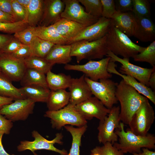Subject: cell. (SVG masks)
Masks as SVG:
<instances>
[{"label":"cell","instance_id":"1","mask_svg":"<svg viewBox=\"0 0 155 155\" xmlns=\"http://www.w3.org/2000/svg\"><path fill=\"white\" fill-rule=\"evenodd\" d=\"M115 94L120 104V121L124 125H128L133 115L147 98L123 79L118 84Z\"/></svg>","mask_w":155,"mask_h":155},{"label":"cell","instance_id":"2","mask_svg":"<svg viewBox=\"0 0 155 155\" xmlns=\"http://www.w3.org/2000/svg\"><path fill=\"white\" fill-rule=\"evenodd\" d=\"M120 129H115V132L119 137V142H115L113 145L124 154L139 153L141 149L146 148L150 149L155 148V136L154 134L148 133L145 135H137L129 129L125 131V125L120 122Z\"/></svg>","mask_w":155,"mask_h":155},{"label":"cell","instance_id":"3","mask_svg":"<svg viewBox=\"0 0 155 155\" xmlns=\"http://www.w3.org/2000/svg\"><path fill=\"white\" fill-rule=\"evenodd\" d=\"M106 36L108 50L115 55L121 56L123 58H133L145 48L133 42L127 36L112 24Z\"/></svg>","mask_w":155,"mask_h":155},{"label":"cell","instance_id":"4","mask_svg":"<svg viewBox=\"0 0 155 155\" xmlns=\"http://www.w3.org/2000/svg\"><path fill=\"white\" fill-rule=\"evenodd\" d=\"M70 45L71 56L75 57L78 63L84 59H102L107 55L108 51L106 35L96 40L90 42L81 40Z\"/></svg>","mask_w":155,"mask_h":155},{"label":"cell","instance_id":"5","mask_svg":"<svg viewBox=\"0 0 155 155\" xmlns=\"http://www.w3.org/2000/svg\"><path fill=\"white\" fill-rule=\"evenodd\" d=\"M44 116L50 119L52 127L57 129H60L67 125L80 127L87 124V123L73 106L69 104L58 110H48Z\"/></svg>","mask_w":155,"mask_h":155},{"label":"cell","instance_id":"6","mask_svg":"<svg viewBox=\"0 0 155 155\" xmlns=\"http://www.w3.org/2000/svg\"><path fill=\"white\" fill-rule=\"evenodd\" d=\"M92 95L100 100L107 108L111 109L118 103L116 91L118 83L110 79L99 80V82L91 80L85 76Z\"/></svg>","mask_w":155,"mask_h":155},{"label":"cell","instance_id":"7","mask_svg":"<svg viewBox=\"0 0 155 155\" xmlns=\"http://www.w3.org/2000/svg\"><path fill=\"white\" fill-rule=\"evenodd\" d=\"M155 118L154 110L147 98L132 117L128 125L129 129L136 135H146L148 133Z\"/></svg>","mask_w":155,"mask_h":155},{"label":"cell","instance_id":"8","mask_svg":"<svg viewBox=\"0 0 155 155\" xmlns=\"http://www.w3.org/2000/svg\"><path fill=\"white\" fill-rule=\"evenodd\" d=\"M120 107L113 106L104 119L100 121L97 129L98 140L100 143L109 142L113 145L117 142L118 137L115 132L116 129H120L119 114Z\"/></svg>","mask_w":155,"mask_h":155},{"label":"cell","instance_id":"9","mask_svg":"<svg viewBox=\"0 0 155 155\" xmlns=\"http://www.w3.org/2000/svg\"><path fill=\"white\" fill-rule=\"evenodd\" d=\"M110 57H107L100 60H89L83 65H71L67 64L64 67L68 70H74L82 72L85 76L92 80L98 81L102 79H110L112 74L107 71V67Z\"/></svg>","mask_w":155,"mask_h":155},{"label":"cell","instance_id":"10","mask_svg":"<svg viewBox=\"0 0 155 155\" xmlns=\"http://www.w3.org/2000/svg\"><path fill=\"white\" fill-rule=\"evenodd\" d=\"M34 141H21L17 147V150L19 152L29 150L33 153L38 150H45L51 151L59 153L60 155H67V150L65 149L60 150L54 146L56 143L62 144L63 135L61 133H57L55 138L51 140H47L43 137L37 131L34 130L32 132Z\"/></svg>","mask_w":155,"mask_h":155},{"label":"cell","instance_id":"11","mask_svg":"<svg viewBox=\"0 0 155 155\" xmlns=\"http://www.w3.org/2000/svg\"><path fill=\"white\" fill-rule=\"evenodd\" d=\"M0 108V114L12 122L25 121L33 112L35 102L29 98L15 100Z\"/></svg>","mask_w":155,"mask_h":155},{"label":"cell","instance_id":"12","mask_svg":"<svg viewBox=\"0 0 155 155\" xmlns=\"http://www.w3.org/2000/svg\"><path fill=\"white\" fill-rule=\"evenodd\" d=\"M106 56L110 57V61L118 62L121 64L119 70L121 73L131 76L149 87V80L155 66L148 68L135 65L130 62L129 59L121 58L109 51Z\"/></svg>","mask_w":155,"mask_h":155},{"label":"cell","instance_id":"13","mask_svg":"<svg viewBox=\"0 0 155 155\" xmlns=\"http://www.w3.org/2000/svg\"><path fill=\"white\" fill-rule=\"evenodd\" d=\"M65 5L61 18H66L85 25L90 26L97 22L99 18L87 13L78 0H62Z\"/></svg>","mask_w":155,"mask_h":155},{"label":"cell","instance_id":"14","mask_svg":"<svg viewBox=\"0 0 155 155\" xmlns=\"http://www.w3.org/2000/svg\"><path fill=\"white\" fill-rule=\"evenodd\" d=\"M75 109L86 120L93 117L102 121L109 113L110 109L106 108L95 96H92L85 101L73 106Z\"/></svg>","mask_w":155,"mask_h":155},{"label":"cell","instance_id":"15","mask_svg":"<svg viewBox=\"0 0 155 155\" xmlns=\"http://www.w3.org/2000/svg\"><path fill=\"white\" fill-rule=\"evenodd\" d=\"M112 25L111 19L101 17L96 23L86 27L66 44H70L81 40L91 42L98 40L106 35Z\"/></svg>","mask_w":155,"mask_h":155},{"label":"cell","instance_id":"16","mask_svg":"<svg viewBox=\"0 0 155 155\" xmlns=\"http://www.w3.org/2000/svg\"><path fill=\"white\" fill-rule=\"evenodd\" d=\"M1 72L11 81H20L27 69L24 59H18L5 54H0Z\"/></svg>","mask_w":155,"mask_h":155},{"label":"cell","instance_id":"17","mask_svg":"<svg viewBox=\"0 0 155 155\" xmlns=\"http://www.w3.org/2000/svg\"><path fill=\"white\" fill-rule=\"evenodd\" d=\"M85 76L84 74L78 78H72L68 88L70 99L68 104L74 106L92 96V92L85 80Z\"/></svg>","mask_w":155,"mask_h":155},{"label":"cell","instance_id":"18","mask_svg":"<svg viewBox=\"0 0 155 155\" xmlns=\"http://www.w3.org/2000/svg\"><path fill=\"white\" fill-rule=\"evenodd\" d=\"M65 5L62 0H44L43 13L40 26L53 25L61 18Z\"/></svg>","mask_w":155,"mask_h":155},{"label":"cell","instance_id":"19","mask_svg":"<svg viewBox=\"0 0 155 155\" xmlns=\"http://www.w3.org/2000/svg\"><path fill=\"white\" fill-rule=\"evenodd\" d=\"M117 65L115 62L110 61L107 67V71L111 74L113 73L121 77L124 81L131 86L139 93L147 98L154 104H155V92L151 89L137 81L134 78L129 75L122 74L118 71L116 68Z\"/></svg>","mask_w":155,"mask_h":155},{"label":"cell","instance_id":"20","mask_svg":"<svg viewBox=\"0 0 155 155\" xmlns=\"http://www.w3.org/2000/svg\"><path fill=\"white\" fill-rule=\"evenodd\" d=\"M111 19L112 25L115 27L129 37L133 36L136 19L132 11H116Z\"/></svg>","mask_w":155,"mask_h":155},{"label":"cell","instance_id":"21","mask_svg":"<svg viewBox=\"0 0 155 155\" xmlns=\"http://www.w3.org/2000/svg\"><path fill=\"white\" fill-rule=\"evenodd\" d=\"M135 17L136 23L133 36L143 42L154 41L155 26L152 21L150 18Z\"/></svg>","mask_w":155,"mask_h":155},{"label":"cell","instance_id":"22","mask_svg":"<svg viewBox=\"0 0 155 155\" xmlns=\"http://www.w3.org/2000/svg\"><path fill=\"white\" fill-rule=\"evenodd\" d=\"M53 25L67 42L78 35L87 27L64 18H61Z\"/></svg>","mask_w":155,"mask_h":155},{"label":"cell","instance_id":"23","mask_svg":"<svg viewBox=\"0 0 155 155\" xmlns=\"http://www.w3.org/2000/svg\"><path fill=\"white\" fill-rule=\"evenodd\" d=\"M70 44H55L44 58L54 65L55 64H68L71 61Z\"/></svg>","mask_w":155,"mask_h":155},{"label":"cell","instance_id":"24","mask_svg":"<svg viewBox=\"0 0 155 155\" xmlns=\"http://www.w3.org/2000/svg\"><path fill=\"white\" fill-rule=\"evenodd\" d=\"M34 27L36 36L55 44H66L67 42L57 32L53 25Z\"/></svg>","mask_w":155,"mask_h":155},{"label":"cell","instance_id":"25","mask_svg":"<svg viewBox=\"0 0 155 155\" xmlns=\"http://www.w3.org/2000/svg\"><path fill=\"white\" fill-rule=\"evenodd\" d=\"M69 99V93L65 89L51 90L46 102L48 110L57 111L63 108L68 104Z\"/></svg>","mask_w":155,"mask_h":155},{"label":"cell","instance_id":"26","mask_svg":"<svg viewBox=\"0 0 155 155\" xmlns=\"http://www.w3.org/2000/svg\"><path fill=\"white\" fill-rule=\"evenodd\" d=\"M19 89L26 98L35 102H46L51 91L48 88L37 85L23 86Z\"/></svg>","mask_w":155,"mask_h":155},{"label":"cell","instance_id":"27","mask_svg":"<svg viewBox=\"0 0 155 155\" xmlns=\"http://www.w3.org/2000/svg\"><path fill=\"white\" fill-rule=\"evenodd\" d=\"M46 81L48 86L51 90L65 89L68 88L72 78L69 75L60 73L55 74L49 71L46 74Z\"/></svg>","mask_w":155,"mask_h":155},{"label":"cell","instance_id":"28","mask_svg":"<svg viewBox=\"0 0 155 155\" xmlns=\"http://www.w3.org/2000/svg\"><path fill=\"white\" fill-rule=\"evenodd\" d=\"M44 0H31L27 8L26 21L29 26L35 27L40 22L43 14Z\"/></svg>","mask_w":155,"mask_h":155},{"label":"cell","instance_id":"29","mask_svg":"<svg viewBox=\"0 0 155 155\" xmlns=\"http://www.w3.org/2000/svg\"><path fill=\"white\" fill-rule=\"evenodd\" d=\"M20 81L22 87L37 85L49 88L45 74L34 69L27 68Z\"/></svg>","mask_w":155,"mask_h":155},{"label":"cell","instance_id":"30","mask_svg":"<svg viewBox=\"0 0 155 155\" xmlns=\"http://www.w3.org/2000/svg\"><path fill=\"white\" fill-rule=\"evenodd\" d=\"M0 96L11 98L14 100L26 98L19 88L14 86L11 81L2 73H0Z\"/></svg>","mask_w":155,"mask_h":155},{"label":"cell","instance_id":"31","mask_svg":"<svg viewBox=\"0 0 155 155\" xmlns=\"http://www.w3.org/2000/svg\"><path fill=\"white\" fill-rule=\"evenodd\" d=\"M72 137L71 148L67 155H80V147L82 137L86 130L87 124L83 126L75 127L73 126L66 125L64 126Z\"/></svg>","mask_w":155,"mask_h":155},{"label":"cell","instance_id":"32","mask_svg":"<svg viewBox=\"0 0 155 155\" xmlns=\"http://www.w3.org/2000/svg\"><path fill=\"white\" fill-rule=\"evenodd\" d=\"M54 44L36 36L30 45L32 55L45 58Z\"/></svg>","mask_w":155,"mask_h":155},{"label":"cell","instance_id":"33","mask_svg":"<svg viewBox=\"0 0 155 155\" xmlns=\"http://www.w3.org/2000/svg\"><path fill=\"white\" fill-rule=\"evenodd\" d=\"M24 61L27 68L34 69L44 74L51 70L53 65L44 58L33 55L26 58Z\"/></svg>","mask_w":155,"mask_h":155},{"label":"cell","instance_id":"34","mask_svg":"<svg viewBox=\"0 0 155 155\" xmlns=\"http://www.w3.org/2000/svg\"><path fill=\"white\" fill-rule=\"evenodd\" d=\"M134 61L146 62L153 67L155 65V41L152 42L141 52L133 58Z\"/></svg>","mask_w":155,"mask_h":155},{"label":"cell","instance_id":"35","mask_svg":"<svg viewBox=\"0 0 155 155\" xmlns=\"http://www.w3.org/2000/svg\"><path fill=\"white\" fill-rule=\"evenodd\" d=\"M132 12L135 16L139 18H150L151 15L150 5L147 0H133Z\"/></svg>","mask_w":155,"mask_h":155},{"label":"cell","instance_id":"36","mask_svg":"<svg viewBox=\"0 0 155 155\" xmlns=\"http://www.w3.org/2000/svg\"><path fill=\"white\" fill-rule=\"evenodd\" d=\"M85 8L88 13L100 18L102 17V4L100 0H78Z\"/></svg>","mask_w":155,"mask_h":155},{"label":"cell","instance_id":"37","mask_svg":"<svg viewBox=\"0 0 155 155\" xmlns=\"http://www.w3.org/2000/svg\"><path fill=\"white\" fill-rule=\"evenodd\" d=\"M34 27L28 26L25 29L15 33L14 37L23 44L30 45L36 36L35 34Z\"/></svg>","mask_w":155,"mask_h":155},{"label":"cell","instance_id":"38","mask_svg":"<svg viewBox=\"0 0 155 155\" xmlns=\"http://www.w3.org/2000/svg\"><path fill=\"white\" fill-rule=\"evenodd\" d=\"M28 26L27 23L24 20L12 23L0 22V31L14 34L25 29Z\"/></svg>","mask_w":155,"mask_h":155},{"label":"cell","instance_id":"39","mask_svg":"<svg viewBox=\"0 0 155 155\" xmlns=\"http://www.w3.org/2000/svg\"><path fill=\"white\" fill-rule=\"evenodd\" d=\"M103 144L101 146H96L94 148L100 155H124L111 143L107 142Z\"/></svg>","mask_w":155,"mask_h":155},{"label":"cell","instance_id":"40","mask_svg":"<svg viewBox=\"0 0 155 155\" xmlns=\"http://www.w3.org/2000/svg\"><path fill=\"white\" fill-rule=\"evenodd\" d=\"M102 4V17L111 19L116 12L115 0H100Z\"/></svg>","mask_w":155,"mask_h":155},{"label":"cell","instance_id":"41","mask_svg":"<svg viewBox=\"0 0 155 155\" xmlns=\"http://www.w3.org/2000/svg\"><path fill=\"white\" fill-rule=\"evenodd\" d=\"M11 2L13 11L16 18L19 21L24 20L26 22L27 8L20 4L16 0H11Z\"/></svg>","mask_w":155,"mask_h":155},{"label":"cell","instance_id":"42","mask_svg":"<svg viewBox=\"0 0 155 155\" xmlns=\"http://www.w3.org/2000/svg\"><path fill=\"white\" fill-rule=\"evenodd\" d=\"M23 45L18 40L13 37L4 47L0 54H9L13 53Z\"/></svg>","mask_w":155,"mask_h":155},{"label":"cell","instance_id":"43","mask_svg":"<svg viewBox=\"0 0 155 155\" xmlns=\"http://www.w3.org/2000/svg\"><path fill=\"white\" fill-rule=\"evenodd\" d=\"M115 2L117 11L121 12L132 11L133 0H116Z\"/></svg>","mask_w":155,"mask_h":155},{"label":"cell","instance_id":"44","mask_svg":"<svg viewBox=\"0 0 155 155\" xmlns=\"http://www.w3.org/2000/svg\"><path fill=\"white\" fill-rule=\"evenodd\" d=\"M7 55L16 59H24L32 55L30 46L23 44L15 52Z\"/></svg>","mask_w":155,"mask_h":155},{"label":"cell","instance_id":"45","mask_svg":"<svg viewBox=\"0 0 155 155\" xmlns=\"http://www.w3.org/2000/svg\"><path fill=\"white\" fill-rule=\"evenodd\" d=\"M13 125L12 121L0 114V133L9 134Z\"/></svg>","mask_w":155,"mask_h":155},{"label":"cell","instance_id":"46","mask_svg":"<svg viewBox=\"0 0 155 155\" xmlns=\"http://www.w3.org/2000/svg\"><path fill=\"white\" fill-rule=\"evenodd\" d=\"M0 10L16 18L13 10L11 0H0Z\"/></svg>","mask_w":155,"mask_h":155},{"label":"cell","instance_id":"47","mask_svg":"<svg viewBox=\"0 0 155 155\" xmlns=\"http://www.w3.org/2000/svg\"><path fill=\"white\" fill-rule=\"evenodd\" d=\"M18 21L13 16L0 10V22L12 23Z\"/></svg>","mask_w":155,"mask_h":155},{"label":"cell","instance_id":"48","mask_svg":"<svg viewBox=\"0 0 155 155\" xmlns=\"http://www.w3.org/2000/svg\"><path fill=\"white\" fill-rule=\"evenodd\" d=\"M13 37L0 34V54L4 47Z\"/></svg>","mask_w":155,"mask_h":155},{"label":"cell","instance_id":"49","mask_svg":"<svg viewBox=\"0 0 155 155\" xmlns=\"http://www.w3.org/2000/svg\"><path fill=\"white\" fill-rule=\"evenodd\" d=\"M149 86L151 89L155 91V67L148 81Z\"/></svg>","mask_w":155,"mask_h":155},{"label":"cell","instance_id":"50","mask_svg":"<svg viewBox=\"0 0 155 155\" xmlns=\"http://www.w3.org/2000/svg\"><path fill=\"white\" fill-rule=\"evenodd\" d=\"M13 100L11 98L0 96V108L4 105L11 103Z\"/></svg>","mask_w":155,"mask_h":155},{"label":"cell","instance_id":"51","mask_svg":"<svg viewBox=\"0 0 155 155\" xmlns=\"http://www.w3.org/2000/svg\"><path fill=\"white\" fill-rule=\"evenodd\" d=\"M142 152L139 153H133V155H155L154 151L150 150L149 149L146 148H143Z\"/></svg>","mask_w":155,"mask_h":155},{"label":"cell","instance_id":"52","mask_svg":"<svg viewBox=\"0 0 155 155\" xmlns=\"http://www.w3.org/2000/svg\"><path fill=\"white\" fill-rule=\"evenodd\" d=\"M3 134L2 133H0V155H15L10 154L5 150L2 143V138Z\"/></svg>","mask_w":155,"mask_h":155},{"label":"cell","instance_id":"53","mask_svg":"<svg viewBox=\"0 0 155 155\" xmlns=\"http://www.w3.org/2000/svg\"><path fill=\"white\" fill-rule=\"evenodd\" d=\"M21 5L27 8L31 0H16Z\"/></svg>","mask_w":155,"mask_h":155},{"label":"cell","instance_id":"54","mask_svg":"<svg viewBox=\"0 0 155 155\" xmlns=\"http://www.w3.org/2000/svg\"><path fill=\"white\" fill-rule=\"evenodd\" d=\"M91 155H100V154L93 148L91 150Z\"/></svg>","mask_w":155,"mask_h":155},{"label":"cell","instance_id":"55","mask_svg":"<svg viewBox=\"0 0 155 155\" xmlns=\"http://www.w3.org/2000/svg\"><path fill=\"white\" fill-rule=\"evenodd\" d=\"M34 155H39L35 152L33 153Z\"/></svg>","mask_w":155,"mask_h":155},{"label":"cell","instance_id":"56","mask_svg":"<svg viewBox=\"0 0 155 155\" xmlns=\"http://www.w3.org/2000/svg\"><path fill=\"white\" fill-rule=\"evenodd\" d=\"M0 73H1V69H0Z\"/></svg>","mask_w":155,"mask_h":155}]
</instances>
